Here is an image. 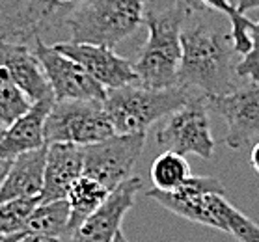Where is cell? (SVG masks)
Listing matches in <instances>:
<instances>
[{
	"label": "cell",
	"mask_w": 259,
	"mask_h": 242,
	"mask_svg": "<svg viewBox=\"0 0 259 242\" xmlns=\"http://www.w3.org/2000/svg\"><path fill=\"white\" fill-rule=\"evenodd\" d=\"M226 188L217 177L190 175L171 192L151 188L147 198L181 218L228 233V222L235 207L224 198Z\"/></svg>",
	"instance_id": "5b68a950"
},
{
	"label": "cell",
	"mask_w": 259,
	"mask_h": 242,
	"mask_svg": "<svg viewBox=\"0 0 259 242\" xmlns=\"http://www.w3.org/2000/svg\"><path fill=\"white\" fill-rule=\"evenodd\" d=\"M114 242H131L127 236H125V233L123 231H119L118 235H116V238H114Z\"/></svg>",
	"instance_id": "f1b7e54d"
},
{
	"label": "cell",
	"mask_w": 259,
	"mask_h": 242,
	"mask_svg": "<svg viewBox=\"0 0 259 242\" xmlns=\"http://www.w3.org/2000/svg\"><path fill=\"white\" fill-rule=\"evenodd\" d=\"M177 86L203 95H222L237 88V51L222 13L203 10L185 17Z\"/></svg>",
	"instance_id": "6da1fadb"
},
{
	"label": "cell",
	"mask_w": 259,
	"mask_h": 242,
	"mask_svg": "<svg viewBox=\"0 0 259 242\" xmlns=\"http://www.w3.org/2000/svg\"><path fill=\"white\" fill-rule=\"evenodd\" d=\"M0 77L10 78L32 103L54 99L45 71L30 45L0 41Z\"/></svg>",
	"instance_id": "4fadbf2b"
},
{
	"label": "cell",
	"mask_w": 259,
	"mask_h": 242,
	"mask_svg": "<svg viewBox=\"0 0 259 242\" xmlns=\"http://www.w3.org/2000/svg\"><path fill=\"white\" fill-rule=\"evenodd\" d=\"M108 194H110V190L106 188L105 184L90 175H84V173L73 183V186L67 192V198H65L71 209L69 235L84 218H88L95 209H99L105 203Z\"/></svg>",
	"instance_id": "ac0fdd59"
},
{
	"label": "cell",
	"mask_w": 259,
	"mask_h": 242,
	"mask_svg": "<svg viewBox=\"0 0 259 242\" xmlns=\"http://www.w3.org/2000/svg\"><path fill=\"white\" fill-rule=\"evenodd\" d=\"M194 93L198 91L183 86L159 89L136 82L108 89L103 107L116 134H135L147 132L151 125L166 119Z\"/></svg>",
	"instance_id": "3957f363"
},
{
	"label": "cell",
	"mask_w": 259,
	"mask_h": 242,
	"mask_svg": "<svg viewBox=\"0 0 259 242\" xmlns=\"http://www.w3.org/2000/svg\"><path fill=\"white\" fill-rule=\"evenodd\" d=\"M207 112L205 95L194 93L181 108L166 118V123L157 130V143L164 151L211 159L217 142L211 134Z\"/></svg>",
	"instance_id": "52a82bcc"
},
{
	"label": "cell",
	"mask_w": 259,
	"mask_h": 242,
	"mask_svg": "<svg viewBox=\"0 0 259 242\" xmlns=\"http://www.w3.org/2000/svg\"><path fill=\"white\" fill-rule=\"evenodd\" d=\"M149 177H151L153 188L171 192V190L179 188L190 177L189 160L185 155H179L176 151H162L153 160Z\"/></svg>",
	"instance_id": "d6986e66"
},
{
	"label": "cell",
	"mask_w": 259,
	"mask_h": 242,
	"mask_svg": "<svg viewBox=\"0 0 259 242\" xmlns=\"http://www.w3.org/2000/svg\"><path fill=\"white\" fill-rule=\"evenodd\" d=\"M142 186L144 184L138 175H131L123 183H119L108 194L105 203L73 229L67 236L69 242H114L116 235L121 231L125 214L135 207L136 194Z\"/></svg>",
	"instance_id": "8fae6325"
},
{
	"label": "cell",
	"mask_w": 259,
	"mask_h": 242,
	"mask_svg": "<svg viewBox=\"0 0 259 242\" xmlns=\"http://www.w3.org/2000/svg\"><path fill=\"white\" fill-rule=\"evenodd\" d=\"M54 47L67 58L82 65L90 77L95 78L106 91L138 82L133 62L114 53V47L77 41H58L54 43Z\"/></svg>",
	"instance_id": "7c38bea8"
},
{
	"label": "cell",
	"mask_w": 259,
	"mask_h": 242,
	"mask_svg": "<svg viewBox=\"0 0 259 242\" xmlns=\"http://www.w3.org/2000/svg\"><path fill=\"white\" fill-rule=\"evenodd\" d=\"M207 108L228 125L224 142L230 149H244L259 140V82L237 86L228 93L205 95Z\"/></svg>",
	"instance_id": "9c48e42d"
},
{
	"label": "cell",
	"mask_w": 259,
	"mask_h": 242,
	"mask_svg": "<svg viewBox=\"0 0 259 242\" xmlns=\"http://www.w3.org/2000/svg\"><path fill=\"white\" fill-rule=\"evenodd\" d=\"M4 130H6V129H4V127H0V138L4 136Z\"/></svg>",
	"instance_id": "f546056e"
},
{
	"label": "cell",
	"mask_w": 259,
	"mask_h": 242,
	"mask_svg": "<svg viewBox=\"0 0 259 242\" xmlns=\"http://www.w3.org/2000/svg\"><path fill=\"white\" fill-rule=\"evenodd\" d=\"M37 205H39V196L2 201L0 203V235L10 236L19 233Z\"/></svg>",
	"instance_id": "ffe728a7"
},
{
	"label": "cell",
	"mask_w": 259,
	"mask_h": 242,
	"mask_svg": "<svg viewBox=\"0 0 259 242\" xmlns=\"http://www.w3.org/2000/svg\"><path fill=\"white\" fill-rule=\"evenodd\" d=\"M250 39H252V49L242 56V60H239L237 77L250 78V82H259V21H255L250 28Z\"/></svg>",
	"instance_id": "603a6c76"
},
{
	"label": "cell",
	"mask_w": 259,
	"mask_h": 242,
	"mask_svg": "<svg viewBox=\"0 0 259 242\" xmlns=\"http://www.w3.org/2000/svg\"><path fill=\"white\" fill-rule=\"evenodd\" d=\"M10 162H12V160H2V159H0V186H2V183H4V177H6V173H8Z\"/></svg>",
	"instance_id": "83f0119b"
},
{
	"label": "cell",
	"mask_w": 259,
	"mask_h": 242,
	"mask_svg": "<svg viewBox=\"0 0 259 242\" xmlns=\"http://www.w3.org/2000/svg\"><path fill=\"white\" fill-rule=\"evenodd\" d=\"M54 105V99L32 103V107L21 118L6 127L0 138V159L13 160L19 155L43 148L45 143V119Z\"/></svg>",
	"instance_id": "9a60e30c"
},
{
	"label": "cell",
	"mask_w": 259,
	"mask_h": 242,
	"mask_svg": "<svg viewBox=\"0 0 259 242\" xmlns=\"http://www.w3.org/2000/svg\"><path fill=\"white\" fill-rule=\"evenodd\" d=\"M35 2H49V0H35Z\"/></svg>",
	"instance_id": "4dcf8cb0"
},
{
	"label": "cell",
	"mask_w": 259,
	"mask_h": 242,
	"mask_svg": "<svg viewBox=\"0 0 259 242\" xmlns=\"http://www.w3.org/2000/svg\"><path fill=\"white\" fill-rule=\"evenodd\" d=\"M32 107V101L19 86L6 77H0V127H10Z\"/></svg>",
	"instance_id": "44dd1931"
},
{
	"label": "cell",
	"mask_w": 259,
	"mask_h": 242,
	"mask_svg": "<svg viewBox=\"0 0 259 242\" xmlns=\"http://www.w3.org/2000/svg\"><path fill=\"white\" fill-rule=\"evenodd\" d=\"M250 164H252V168L259 173V140L255 143H253L252 148V153H250Z\"/></svg>",
	"instance_id": "4316f807"
},
{
	"label": "cell",
	"mask_w": 259,
	"mask_h": 242,
	"mask_svg": "<svg viewBox=\"0 0 259 242\" xmlns=\"http://www.w3.org/2000/svg\"><path fill=\"white\" fill-rule=\"evenodd\" d=\"M147 132L112 134L106 140L84 146V175L97 179L112 192L119 183L133 175L140 159Z\"/></svg>",
	"instance_id": "ba28073f"
},
{
	"label": "cell",
	"mask_w": 259,
	"mask_h": 242,
	"mask_svg": "<svg viewBox=\"0 0 259 242\" xmlns=\"http://www.w3.org/2000/svg\"><path fill=\"white\" fill-rule=\"evenodd\" d=\"M47 146L19 155L10 162L4 183L0 186V203L17 198H35L41 194Z\"/></svg>",
	"instance_id": "2e32d148"
},
{
	"label": "cell",
	"mask_w": 259,
	"mask_h": 242,
	"mask_svg": "<svg viewBox=\"0 0 259 242\" xmlns=\"http://www.w3.org/2000/svg\"><path fill=\"white\" fill-rule=\"evenodd\" d=\"M84 173V146L49 143L39 203L67 198V192Z\"/></svg>",
	"instance_id": "5bb4252c"
},
{
	"label": "cell",
	"mask_w": 259,
	"mask_h": 242,
	"mask_svg": "<svg viewBox=\"0 0 259 242\" xmlns=\"http://www.w3.org/2000/svg\"><path fill=\"white\" fill-rule=\"evenodd\" d=\"M0 242H4V238H2V235H0Z\"/></svg>",
	"instance_id": "1f68e13d"
},
{
	"label": "cell",
	"mask_w": 259,
	"mask_h": 242,
	"mask_svg": "<svg viewBox=\"0 0 259 242\" xmlns=\"http://www.w3.org/2000/svg\"><path fill=\"white\" fill-rule=\"evenodd\" d=\"M15 242H62V238L45 236V235H26V236H21V238Z\"/></svg>",
	"instance_id": "d4e9b609"
},
{
	"label": "cell",
	"mask_w": 259,
	"mask_h": 242,
	"mask_svg": "<svg viewBox=\"0 0 259 242\" xmlns=\"http://www.w3.org/2000/svg\"><path fill=\"white\" fill-rule=\"evenodd\" d=\"M235 6L239 12L246 13V12H250V10L259 8V0H235Z\"/></svg>",
	"instance_id": "484cf974"
},
{
	"label": "cell",
	"mask_w": 259,
	"mask_h": 242,
	"mask_svg": "<svg viewBox=\"0 0 259 242\" xmlns=\"http://www.w3.org/2000/svg\"><path fill=\"white\" fill-rule=\"evenodd\" d=\"M114 127L103 101H54L45 119V143L90 146L110 138Z\"/></svg>",
	"instance_id": "8992f818"
},
{
	"label": "cell",
	"mask_w": 259,
	"mask_h": 242,
	"mask_svg": "<svg viewBox=\"0 0 259 242\" xmlns=\"http://www.w3.org/2000/svg\"><path fill=\"white\" fill-rule=\"evenodd\" d=\"M176 4L183 6L189 13L192 12H203V10H212L230 17L231 13H235L237 6L231 0H174Z\"/></svg>",
	"instance_id": "cb8c5ba5"
},
{
	"label": "cell",
	"mask_w": 259,
	"mask_h": 242,
	"mask_svg": "<svg viewBox=\"0 0 259 242\" xmlns=\"http://www.w3.org/2000/svg\"><path fill=\"white\" fill-rule=\"evenodd\" d=\"M189 12L179 4L164 10H146L147 41L133 62L138 82L147 88H174L181 65V28Z\"/></svg>",
	"instance_id": "7a4b0ae2"
},
{
	"label": "cell",
	"mask_w": 259,
	"mask_h": 242,
	"mask_svg": "<svg viewBox=\"0 0 259 242\" xmlns=\"http://www.w3.org/2000/svg\"><path fill=\"white\" fill-rule=\"evenodd\" d=\"M34 53L41 64L54 101H105L106 89L82 65L67 58L54 45L35 41Z\"/></svg>",
	"instance_id": "30bf717a"
},
{
	"label": "cell",
	"mask_w": 259,
	"mask_h": 242,
	"mask_svg": "<svg viewBox=\"0 0 259 242\" xmlns=\"http://www.w3.org/2000/svg\"><path fill=\"white\" fill-rule=\"evenodd\" d=\"M69 218L71 209L67 200L39 203L34 209V213L30 214V218L26 220L23 229L15 235L2 236V238H4V242H15L26 235H45L64 238V236H69Z\"/></svg>",
	"instance_id": "e0dca14e"
},
{
	"label": "cell",
	"mask_w": 259,
	"mask_h": 242,
	"mask_svg": "<svg viewBox=\"0 0 259 242\" xmlns=\"http://www.w3.org/2000/svg\"><path fill=\"white\" fill-rule=\"evenodd\" d=\"M147 0H86L65 21V41L114 47L144 24Z\"/></svg>",
	"instance_id": "277c9868"
},
{
	"label": "cell",
	"mask_w": 259,
	"mask_h": 242,
	"mask_svg": "<svg viewBox=\"0 0 259 242\" xmlns=\"http://www.w3.org/2000/svg\"><path fill=\"white\" fill-rule=\"evenodd\" d=\"M230 34H231V39H233V45H235V51L237 54H244L250 53V49H252V39H250V28L253 26V19H250L246 13L239 12L235 10V13H231L230 17Z\"/></svg>",
	"instance_id": "7402d4cb"
}]
</instances>
